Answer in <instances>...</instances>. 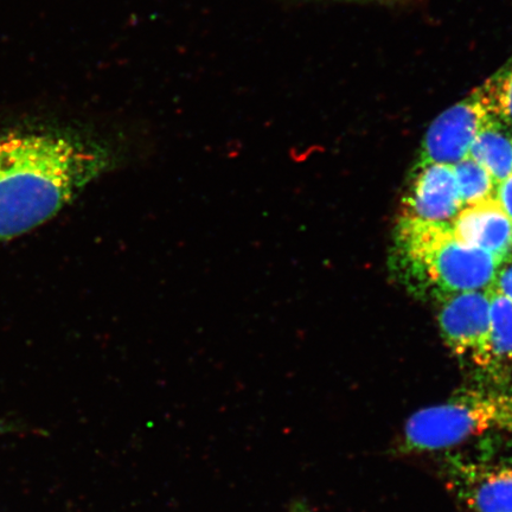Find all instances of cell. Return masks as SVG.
<instances>
[{
  "mask_svg": "<svg viewBox=\"0 0 512 512\" xmlns=\"http://www.w3.org/2000/svg\"><path fill=\"white\" fill-rule=\"evenodd\" d=\"M485 83L495 114L512 127V57Z\"/></svg>",
  "mask_w": 512,
  "mask_h": 512,
  "instance_id": "cell-12",
  "label": "cell"
},
{
  "mask_svg": "<svg viewBox=\"0 0 512 512\" xmlns=\"http://www.w3.org/2000/svg\"><path fill=\"white\" fill-rule=\"evenodd\" d=\"M476 159L501 183L512 175V127L492 115L480 128L470 150Z\"/></svg>",
  "mask_w": 512,
  "mask_h": 512,
  "instance_id": "cell-9",
  "label": "cell"
},
{
  "mask_svg": "<svg viewBox=\"0 0 512 512\" xmlns=\"http://www.w3.org/2000/svg\"><path fill=\"white\" fill-rule=\"evenodd\" d=\"M490 303L488 341L473 360L492 373L502 374L512 368V302L490 288Z\"/></svg>",
  "mask_w": 512,
  "mask_h": 512,
  "instance_id": "cell-8",
  "label": "cell"
},
{
  "mask_svg": "<svg viewBox=\"0 0 512 512\" xmlns=\"http://www.w3.org/2000/svg\"><path fill=\"white\" fill-rule=\"evenodd\" d=\"M490 432H512V393L465 390L421 409L407 421L403 441L408 451H438Z\"/></svg>",
  "mask_w": 512,
  "mask_h": 512,
  "instance_id": "cell-3",
  "label": "cell"
},
{
  "mask_svg": "<svg viewBox=\"0 0 512 512\" xmlns=\"http://www.w3.org/2000/svg\"><path fill=\"white\" fill-rule=\"evenodd\" d=\"M453 169L464 207L495 198L498 184L476 159L467 156L454 164Z\"/></svg>",
  "mask_w": 512,
  "mask_h": 512,
  "instance_id": "cell-11",
  "label": "cell"
},
{
  "mask_svg": "<svg viewBox=\"0 0 512 512\" xmlns=\"http://www.w3.org/2000/svg\"><path fill=\"white\" fill-rule=\"evenodd\" d=\"M490 307V288L441 296V335L457 355L475 357L482 351L489 336Z\"/></svg>",
  "mask_w": 512,
  "mask_h": 512,
  "instance_id": "cell-5",
  "label": "cell"
},
{
  "mask_svg": "<svg viewBox=\"0 0 512 512\" xmlns=\"http://www.w3.org/2000/svg\"><path fill=\"white\" fill-rule=\"evenodd\" d=\"M115 163L111 149L78 133L0 134V245L53 219Z\"/></svg>",
  "mask_w": 512,
  "mask_h": 512,
  "instance_id": "cell-1",
  "label": "cell"
},
{
  "mask_svg": "<svg viewBox=\"0 0 512 512\" xmlns=\"http://www.w3.org/2000/svg\"><path fill=\"white\" fill-rule=\"evenodd\" d=\"M465 496L476 512H512V470L482 473L467 484Z\"/></svg>",
  "mask_w": 512,
  "mask_h": 512,
  "instance_id": "cell-10",
  "label": "cell"
},
{
  "mask_svg": "<svg viewBox=\"0 0 512 512\" xmlns=\"http://www.w3.org/2000/svg\"><path fill=\"white\" fill-rule=\"evenodd\" d=\"M492 115L496 114L484 82L433 120L422 140L418 165H454L469 156L480 128Z\"/></svg>",
  "mask_w": 512,
  "mask_h": 512,
  "instance_id": "cell-4",
  "label": "cell"
},
{
  "mask_svg": "<svg viewBox=\"0 0 512 512\" xmlns=\"http://www.w3.org/2000/svg\"><path fill=\"white\" fill-rule=\"evenodd\" d=\"M463 208L453 165H416L413 182L403 198L402 217L451 223Z\"/></svg>",
  "mask_w": 512,
  "mask_h": 512,
  "instance_id": "cell-6",
  "label": "cell"
},
{
  "mask_svg": "<svg viewBox=\"0 0 512 512\" xmlns=\"http://www.w3.org/2000/svg\"><path fill=\"white\" fill-rule=\"evenodd\" d=\"M451 226L467 245L482 249L502 262L512 258V220L496 198L465 206Z\"/></svg>",
  "mask_w": 512,
  "mask_h": 512,
  "instance_id": "cell-7",
  "label": "cell"
},
{
  "mask_svg": "<svg viewBox=\"0 0 512 512\" xmlns=\"http://www.w3.org/2000/svg\"><path fill=\"white\" fill-rule=\"evenodd\" d=\"M491 288L512 302V258L503 262L498 268Z\"/></svg>",
  "mask_w": 512,
  "mask_h": 512,
  "instance_id": "cell-13",
  "label": "cell"
},
{
  "mask_svg": "<svg viewBox=\"0 0 512 512\" xmlns=\"http://www.w3.org/2000/svg\"><path fill=\"white\" fill-rule=\"evenodd\" d=\"M396 248L401 265L412 278L441 296L489 290L503 264L494 255L460 240L451 223L401 216Z\"/></svg>",
  "mask_w": 512,
  "mask_h": 512,
  "instance_id": "cell-2",
  "label": "cell"
},
{
  "mask_svg": "<svg viewBox=\"0 0 512 512\" xmlns=\"http://www.w3.org/2000/svg\"><path fill=\"white\" fill-rule=\"evenodd\" d=\"M495 198L512 220V175L498 183Z\"/></svg>",
  "mask_w": 512,
  "mask_h": 512,
  "instance_id": "cell-14",
  "label": "cell"
}]
</instances>
